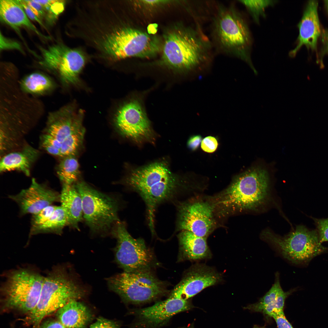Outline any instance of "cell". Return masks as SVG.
<instances>
[{
	"label": "cell",
	"mask_w": 328,
	"mask_h": 328,
	"mask_svg": "<svg viewBox=\"0 0 328 328\" xmlns=\"http://www.w3.org/2000/svg\"><path fill=\"white\" fill-rule=\"evenodd\" d=\"M39 64L48 70L57 73L63 83H75L85 63L84 56L79 51L70 49L61 43L41 48Z\"/></svg>",
	"instance_id": "obj_12"
},
{
	"label": "cell",
	"mask_w": 328,
	"mask_h": 328,
	"mask_svg": "<svg viewBox=\"0 0 328 328\" xmlns=\"http://www.w3.org/2000/svg\"><path fill=\"white\" fill-rule=\"evenodd\" d=\"M290 294L289 291L285 292L283 290L279 275L277 273L275 282L269 290L258 302L249 305L245 308L269 316L272 313L283 311L285 299Z\"/></svg>",
	"instance_id": "obj_23"
},
{
	"label": "cell",
	"mask_w": 328,
	"mask_h": 328,
	"mask_svg": "<svg viewBox=\"0 0 328 328\" xmlns=\"http://www.w3.org/2000/svg\"><path fill=\"white\" fill-rule=\"evenodd\" d=\"M102 44L105 53L116 60L132 57L150 58L155 56L160 49L156 36L129 27L118 28L106 35Z\"/></svg>",
	"instance_id": "obj_9"
},
{
	"label": "cell",
	"mask_w": 328,
	"mask_h": 328,
	"mask_svg": "<svg viewBox=\"0 0 328 328\" xmlns=\"http://www.w3.org/2000/svg\"><path fill=\"white\" fill-rule=\"evenodd\" d=\"M57 173L62 185H72L77 180L80 174L79 164L75 155L62 158Z\"/></svg>",
	"instance_id": "obj_28"
},
{
	"label": "cell",
	"mask_w": 328,
	"mask_h": 328,
	"mask_svg": "<svg viewBox=\"0 0 328 328\" xmlns=\"http://www.w3.org/2000/svg\"><path fill=\"white\" fill-rule=\"evenodd\" d=\"M58 320L67 328H87L93 319L90 309L77 300L70 301L56 313Z\"/></svg>",
	"instance_id": "obj_21"
},
{
	"label": "cell",
	"mask_w": 328,
	"mask_h": 328,
	"mask_svg": "<svg viewBox=\"0 0 328 328\" xmlns=\"http://www.w3.org/2000/svg\"><path fill=\"white\" fill-rule=\"evenodd\" d=\"M0 18L2 22L15 29L26 27L42 38L49 39L39 31L31 22L19 0H0Z\"/></svg>",
	"instance_id": "obj_22"
},
{
	"label": "cell",
	"mask_w": 328,
	"mask_h": 328,
	"mask_svg": "<svg viewBox=\"0 0 328 328\" xmlns=\"http://www.w3.org/2000/svg\"><path fill=\"white\" fill-rule=\"evenodd\" d=\"M75 185L81 197L83 218L90 230L102 235L110 233L113 226L120 221L117 200L84 181Z\"/></svg>",
	"instance_id": "obj_8"
},
{
	"label": "cell",
	"mask_w": 328,
	"mask_h": 328,
	"mask_svg": "<svg viewBox=\"0 0 328 328\" xmlns=\"http://www.w3.org/2000/svg\"><path fill=\"white\" fill-rule=\"evenodd\" d=\"M325 3L326 5V8L328 13V0L325 1Z\"/></svg>",
	"instance_id": "obj_44"
},
{
	"label": "cell",
	"mask_w": 328,
	"mask_h": 328,
	"mask_svg": "<svg viewBox=\"0 0 328 328\" xmlns=\"http://www.w3.org/2000/svg\"><path fill=\"white\" fill-rule=\"evenodd\" d=\"M41 145L49 154L61 157L60 149L61 143L53 137L45 133L41 136Z\"/></svg>",
	"instance_id": "obj_31"
},
{
	"label": "cell",
	"mask_w": 328,
	"mask_h": 328,
	"mask_svg": "<svg viewBox=\"0 0 328 328\" xmlns=\"http://www.w3.org/2000/svg\"><path fill=\"white\" fill-rule=\"evenodd\" d=\"M318 5L316 0H310L308 3L298 24L299 33L297 44L289 53L291 57L295 56L303 46L312 50L316 49L318 40L321 34Z\"/></svg>",
	"instance_id": "obj_19"
},
{
	"label": "cell",
	"mask_w": 328,
	"mask_h": 328,
	"mask_svg": "<svg viewBox=\"0 0 328 328\" xmlns=\"http://www.w3.org/2000/svg\"><path fill=\"white\" fill-rule=\"evenodd\" d=\"M29 6L41 19L46 17V12L43 7L35 0H24Z\"/></svg>",
	"instance_id": "obj_37"
},
{
	"label": "cell",
	"mask_w": 328,
	"mask_h": 328,
	"mask_svg": "<svg viewBox=\"0 0 328 328\" xmlns=\"http://www.w3.org/2000/svg\"><path fill=\"white\" fill-rule=\"evenodd\" d=\"M201 142L202 137L201 136L194 135L190 138L187 142V145L191 150H195L198 148Z\"/></svg>",
	"instance_id": "obj_41"
},
{
	"label": "cell",
	"mask_w": 328,
	"mask_h": 328,
	"mask_svg": "<svg viewBox=\"0 0 328 328\" xmlns=\"http://www.w3.org/2000/svg\"><path fill=\"white\" fill-rule=\"evenodd\" d=\"M324 42L326 52L328 53V32L324 34Z\"/></svg>",
	"instance_id": "obj_42"
},
{
	"label": "cell",
	"mask_w": 328,
	"mask_h": 328,
	"mask_svg": "<svg viewBox=\"0 0 328 328\" xmlns=\"http://www.w3.org/2000/svg\"><path fill=\"white\" fill-rule=\"evenodd\" d=\"M117 324L111 320L103 317H99L91 325L90 328H112Z\"/></svg>",
	"instance_id": "obj_38"
},
{
	"label": "cell",
	"mask_w": 328,
	"mask_h": 328,
	"mask_svg": "<svg viewBox=\"0 0 328 328\" xmlns=\"http://www.w3.org/2000/svg\"><path fill=\"white\" fill-rule=\"evenodd\" d=\"M218 146L216 139L211 136H208L203 139L201 142V147L204 151L208 153L214 152Z\"/></svg>",
	"instance_id": "obj_35"
},
{
	"label": "cell",
	"mask_w": 328,
	"mask_h": 328,
	"mask_svg": "<svg viewBox=\"0 0 328 328\" xmlns=\"http://www.w3.org/2000/svg\"><path fill=\"white\" fill-rule=\"evenodd\" d=\"M107 281L111 289L124 301L134 304L152 301L167 292L165 283L151 271L124 272Z\"/></svg>",
	"instance_id": "obj_10"
},
{
	"label": "cell",
	"mask_w": 328,
	"mask_h": 328,
	"mask_svg": "<svg viewBox=\"0 0 328 328\" xmlns=\"http://www.w3.org/2000/svg\"><path fill=\"white\" fill-rule=\"evenodd\" d=\"M60 202L66 215L68 225L79 230V224L84 219L82 203L75 184L62 185Z\"/></svg>",
	"instance_id": "obj_24"
},
{
	"label": "cell",
	"mask_w": 328,
	"mask_h": 328,
	"mask_svg": "<svg viewBox=\"0 0 328 328\" xmlns=\"http://www.w3.org/2000/svg\"><path fill=\"white\" fill-rule=\"evenodd\" d=\"M16 50L23 52L20 45L16 41L5 37L0 33V50Z\"/></svg>",
	"instance_id": "obj_34"
},
{
	"label": "cell",
	"mask_w": 328,
	"mask_h": 328,
	"mask_svg": "<svg viewBox=\"0 0 328 328\" xmlns=\"http://www.w3.org/2000/svg\"><path fill=\"white\" fill-rule=\"evenodd\" d=\"M178 238L179 260H199L211 258V254L206 238L187 231H182Z\"/></svg>",
	"instance_id": "obj_20"
},
{
	"label": "cell",
	"mask_w": 328,
	"mask_h": 328,
	"mask_svg": "<svg viewBox=\"0 0 328 328\" xmlns=\"http://www.w3.org/2000/svg\"><path fill=\"white\" fill-rule=\"evenodd\" d=\"M244 5L257 23L259 22L261 16L265 17V11L268 7L272 6L276 1L272 0H240Z\"/></svg>",
	"instance_id": "obj_29"
},
{
	"label": "cell",
	"mask_w": 328,
	"mask_h": 328,
	"mask_svg": "<svg viewBox=\"0 0 328 328\" xmlns=\"http://www.w3.org/2000/svg\"><path fill=\"white\" fill-rule=\"evenodd\" d=\"M85 294L64 269L54 267L44 277L38 303L23 321L32 328H36L47 316L69 302L80 299Z\"/></svg>",
	"instance_id": "obj_5"
},
{
	"label": "cell",
	"mask_w": 328,
	"mask_h": 328,
	"mask_svg": "<svg viewBox=\"0 0 328 328\" xmlns=\"http://www.w3.org/2000/svg\"><path fill=\"white\" fill-rule=\"evenodd\" d=\"M192 307L189 299L169 297L150 306L136 310V325L141 328H157L165 324L176 314Z\"/></svg>",
	"instance_id": "obj_15"
},
{
	"label": "cell",
	"mask_w": 328,
	"mask_h": 328,
	"mask_svg": "<svg viewBox=\"0 0 328 328\" xmlns=\"http://www.w3.org/2000/svg\"><path fill=\"white\" fill-rule=\"evenodd\" d=\"M9 197L18 204L22 215H33L54 203L60 202V194L33 178L29 187Z\"/></svg>",
	"instance_id": "obj_17"
},
{
	"label": "cell",
	"mask_w": 328,
	"mask_h": 328,
	"mask_svg": "<svg viewBox=\"0 0 328 328\" xmlns=\"http://www.w3.org/2000/svg\"><path fill=\"white\" fill-rule=\"evenodd\" d=\"M39 152L30 146H26L21 150L3 156L0 162V171L18 170L29 176L32 166L39 155Z\"/></svg>",
	"instance_id": "obj_25"
},
{
	"label": "cell",
	"mask_w": 328,
	"mask_h": 328,
	"mask_svg": "<svg viewBox=\"0 0 328 328\" xmlns=\"http://www.w3.org/2000/svg\"><path fill=\"white\" fill-rule=\"evenodd\" d=\"M19 85L24 92L33 95L48 92L53 90L55 86L50 78L43 73L38 72L26 76L20 81Z\"/></svg>",
	"instance_id": "obj_26"
},
{
	"label": "cell",
	"mask_w": 328,
	"mask_h": 328,
	"mask_svg": "<svg viewBox=\"0 0 328 328\" xmlns=\"http://www.w3.org/2000/svg\"><path fill=\"white\" fill-rule=\"evenodd\" d=\"M253 328H265V327L264 326H260L257 325H255L253 326Z\"/></svg>",
	"instance_id": "obj_43"
},
{
	"label": "cell",
	"mask_w": 328,
	"mask_h": 328,
	"mask_svg": "<svg viewBox=\"0 0 328 328\" xmlns=\"http://www.w3.org/2000/svg\"><path fill=\"white\" fill-rule=\"evenodd\" d=\"M213 48L198 23L195 26L179 25L164 36L163 63L177 71L190 72L211 61Z\"/></svg>",
	"instance_id": "obj_1"
},
{
	"label": "cell",
	"mask_w": 328,
	"mask_h": 328,
	"mask_svg": "<svg viewBox=\"0 0 328 328\" xmlns=\"http://www.w3.org/2000/svg\"><path fill=\"white\" fill-rule=\"evenodd\" d=\"M114 122L122 135L135 142L149 140L153 136L150 122L141 102L136 98L119 108Z\"/></svg>",
	"instance_id": "obj_14"
},
{
	"label": "cell",
	"mask_w": 328,
	"mask_h": 328,
	"mask_svg": "<svg viewBox=\"0 0 328 328\" xmlns=\"http://www.w3.org/2000/svg\"><path fill=\"white\" fill-rule=\"evenodd\" d=\"M36 328H67L58 320L42 321Z\"/></svg>",
	"instance_id": "obj_40"
},
{
	"label": "cell",
	"mask_w": 328,
	"mask_h": 328,
	"mask_svg": "<svg viewBox=\"0 0 328 328\" xmlns=\"http://www.w3.org/2000/svg\"><path fill=\"white\" fill-rule=\"evenodd\" d=\"M215 207L214 202L202 200L182 203L178 209V228L206 238L215 226Z\"/></svg>",
	"instance_id": "obj_13"
},
{
	"label": "cell",
	"mask_w": 328,
	"mask_h": 328,
	"mask_svg": "<svg viewBox=\"0 0 328 328\" xmlns=\"http://www.w3.org/2000/svg\"><path fill=\"white\" fill-rule=\"evenodd\" d=\"M57 207V206L50 205L32 215L31 226L40 225L46 221L52 214Z\"/></svg>",
	"instance_id": "obj_32"
},
{
	"label": "cell",
	"mask_w": 328,
	"mask_h": 328,
	"mask_svg": "<svg viewBox=\"0 0 328 328\" xmlns=\"http://www.w3.org/2000/svg\"><path fill=\"white\" fill-rule=\"evenodd\" d=\"M83 114L67 106L48 114L45 133L53 137L61 144L70 137L85 133L83 126Z\"/></svg>",
	"instance_id": "obj_18"
},
{
	"label": "cell",
	"mask_w": 328,
	"mask_h": 328,
	"mask_svg": "<svg viewBox=\"0 0 328 328\" xmlns=\"http://www.w3.org/2000/svg\"><path fill=\"white\" fill-rule=\"evenodd\" d=\"M125 185L138 192L146 204L149 223H154L157 206L173 198L181 184L167 163L156 162L132 170L125 180Z\"/></svg>",
	"instance_id": "obj_3"
},
{
	"label": "cell",
	"mask_w": 328,
	"mask_h": 328,
	"mask_svg": "<svg viewBox=\"0 0 328 328\" xmlns=\"http://www.w3.org/2000/svg\"><path fill=\"white\" fill-rule=\"evenodd\" d=\"M211 19V41L214 48L244 61L257 75L251 57V37L243 15L233 5L217 3Z\"/></svg>",
	"instance_id": "obj_2"
},
{
	"label": "cell",
	"mask_w": 328,
	"mask_h": 328,
	"mask_svg": "<svg viewBox=\"0 0 328 328\" xmlns=\"http://www.w3.org/2000/svg\"><path fill=\"white\" fill-rule=\"evenodd\" d=\"M269 184L268 176L265 170L251 168L235 177L217 196L214 203L225 213L255 210L266 201Z\"/></svg>",
	"instance_id": "obj_4"
},
{
	"label": "cell",
	"mask_w": 328,
	"mask_h": 328,
	"mask_svg": "<svg viewBox=\"0 0 328 328\" xmlns=\"http://www.w3.org/2000/svg\"><path fill=\"white\" fill-rule=\"evenodd\" d=\"M221 280V275L213 268L204 265H195L190 268L175 287L169 297L189 299Z\"/></svg>",
	"instance_id": "obj_16"
},
{
	"label": "cell",
	"mask_w": 328,
	"mask_h": 328,
	"mask_svg": "<svg viewBox=\"0 0 328 328\" xmlns=\"http://www.w3.org/2000/svg\"><path fill=\"white\" fill-rule=\"evenodd\" d=\"M262 236L274 246L284 258L296 264H306L328 248L320 241L316 229L299 225L289 234L281 237L266 230Z\"/></svg>",
	"instance_id": "obj_7"
},
{
	"label": "cell",
	"mask_w": 328,
	"mask_h": 328,
	"mask_svg": "<svg viewBox=\"0 0 328 328\" xmlns=\"http://www.w3.org/2000/svg\"><path fill=\"white\" fill-rule=\"evenodd\" d=\"M112 328H119V325L117 324V325H116L115 326H114Z\"/></svg>",
	"instance_id": "obj_45"
},
{
	"label": "cell",
	"mask_w": 328,
	"mask_h": 328,
	"mask_svg": "<svg viewBox=\"0 0 328 328\" xmlns=\"http://www.w3.org/2000/svg\"><path fill=\"white\" fill-rule=\"evenodd\" d=\"M110 234L117 240L115 260L124 272L151 271L155 258L142 239L133 238L120 220L113 226Z\"/></svg>",
	"instance_id": "obj_11"
},
{
	"label": "cell",
	"mask_w": 328,
	"mask_h": 328,
	"mask_svg": "<svg viewBox=\"0 0 328 328\" xmlns=\"http://www.w3.org/2000/svg\"><path fill=\"white\" fill-rule=\"evenodd\" d=\"M67 225H68V221L66 213L61 206H57L52 214L46 221L40 225L31 226L30 235L43 233L60 235Z\"/></svg>",
	"instance_id": "obj_27"
},
{
	"label": "cell",
	"mask_w": 328,
	"mask_h": 328,
	"mask_svg": "<svg viewBox=\"0 0 328 328\" xmlns=\"http://www.w3.org/2000/svg\"><path fill=\"white\" fill-rule=\"evenodd\" d=\"M44 278L39 273L27 268L12 272L1 289L3 309L29 313L38 303Z\"/></svg>",
	"instance_id": "obj_6"
},
{
	"label": "cell",
	"mask_w": 328,
	"mask_h": 328,
	"mask_svg": "<svg viewBox=\"0 0 328 328\" xmlns=\"http://www.w3.org/2000/svg\"><path fill=\"white\" fill-rule=\"evenodd\" d=\"M27 16L31 19L37 22L41 26L45 28V26L42 21L30 9L24 0H19Z\"/></svg>",
	"instance_id": "obj_39"
},
{
	"label": "cell",
	"mask_w": 328,
	"mask_h": 328,
	"mask_svg": "<svg viewBox=\"0 0 328 328\" xmlns=\"http://www.w3.org/2000/svg\"><path fill=\"white\" fill-rule=\"evenodd\" d=\"M270 316L275 319L278 328H293L286 318L283 311L273 313Z\"/></svg>",
	"instance_id": "obj_36"
},
{
	"label": "cell",
	"mask_w": 328,
	"mask_h": 328,
	"mask_svg": "<svg viewBox=\"0 0 328 328\" xmlns=\"http://www.w3.org/2000/svg\"><path fill=\"white\" fill-rule=\"evenodd\" d=\"M314 221V224L321 243L328 241V217L317 218L310 217Z\"/></svg>",
	"instance_id": "obj_33"
},
{
	"label": "cell",
	"mask_w": 328,
	"mask_h": 328,
	"mask_svg": "<svg viewBox=\"0 0 328 328\" xmlns=\"http://www.w3.org/2000/svg\"><path fill=\"white\" fill-rule=\"evenodd\" d=\"M44 8L46 19L50 24L54 23L58 15L63 11L64 2L61 0H36Z\"/></svg>",
	"instance_id": "obj_30"
}]
</instances>
